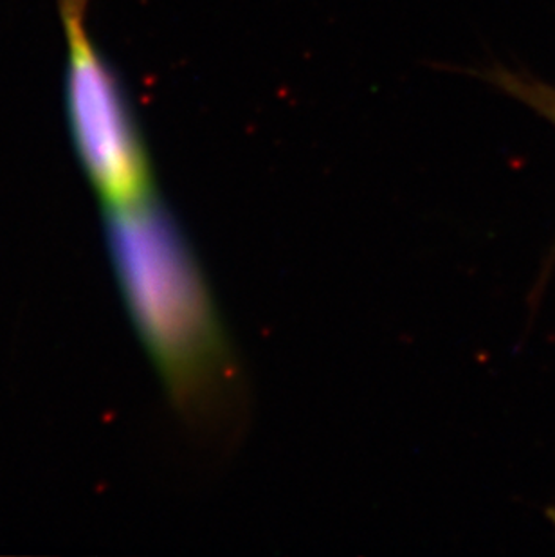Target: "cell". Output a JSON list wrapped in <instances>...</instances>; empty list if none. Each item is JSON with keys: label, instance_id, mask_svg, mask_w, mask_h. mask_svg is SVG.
Listing matches in <instances>:
<instances>
[{"label": "cell", "instance_id": "1", "mask_svg": "<svg viewBox=\"0 0 555 557\" xmlns=\"http://www.w3.org/2000/svg\"><path fill=\"white\" fill-rule=\"evenodd\" d=\"M107 210L112 257L137 325L173 383L189 386L217 348L194 258L150 195Z\"/></svg>", "mask_w": 555, "mask_h": 557}, {"label": "cell", "instance_id": "2", "mask_svg": "<svg viewBox=\"0 0 555 557\" xmlns=\"http://www.w3.org/2000/svg\"><path fill=\"white\" fill-rule=\"evenodd\" d=\"M87 0H62L67 35V112L90 183L107 208L150 195L147 153L118 79L85 29Z\"/></svg>", "mask_w": 555, "mask_h": 557}, {"label": "cell", "instance_id": "3", "mask_svg": "<svg viewBox=\"0 0 555 557\" xmlns=\"http://www.w3.org/2000/svg\"><path fill=\"white\" fill-rule=\"evenodd\" d=\"M493 79L499 87L507 90L508 95L516 96L519 100L540 112L546 120L555 125V90L545 85L534 84L529 79L519 78L516 74L496 73Z\"/></svg>", "mask_w": 555, "mask_h": 557}, {"label": "cell", "instance_id": "4", "mask_svg": "<svg viewBox=\"0 0 555 557\" xmlns=\"http://www.w3.org/2000/svg\"><path fill=\"white\" fill-rule=\"evenodd\" d=\"M551 520L554 521V525H555V509L551 510Z\"/></svg>", "mask_w": 555, "mask_h": 557}]
</instances>
